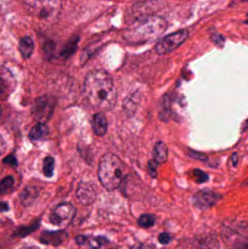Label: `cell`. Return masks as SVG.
Here are the masks:
<instances>
[{"label":"cell","instance_id":"obj_1","mask_svg":"<svg viewBox=\"0 0 248 249\" xmlns=\"http://www.w3.org/2000/svg\"><path fill=\"white\" fill-rule=\"evenodd\" d=\"M84 93L89 104L96 109L109 111L117 100V92L110 74L103 70L90 71L84 83Z\"/></svg>","mask_w":248,"mask_h":249},{"label":"cell","instance_id":"obj_2","mask_svg":"<svg viewBox=\"0 0 248 249\" xmlns=\"http://www.w3.org/2000/svg\"><path fill=\"white\" fill-rule=\"evenodd\" d=\"M128 174V167L116 155L108 153L100 159L98 171L99 181L109 191L117 189Z\"/></svg>","mask_w":248,"mask_h":249},{"label":"cell","instance_id":"obj_3","mask_svg":"<svg viewBox=\"0 0 248 249\" xmlns=\"http://www.w3.org/2000/svg\"><path fill=\"white\" fill-rule=\"evenodd\" d=\"M56 101L53 96H41L35 100L32 107V115L39 124H45L52 117Z\"/></svg>","mask_w":248,"mask_h":249},{"label":"cell","instance_id":"obj_4","mask_svg":"<svg viewBox=\"0 0 248 249\" xmlns=\"http://www.w3.org/2000/svg\"><path fill=\"white\" fill-rule=\"evenodd\" d=\"M188 36L189 32L185 29L170 34L157 42L155 47L156 51L159 55L170 53L180 47L187 39Z\"/></svg>","mask_w":248,"mask_h":249},{"label":"cell","instance_id":"obj_5","mask_svg":"<svg viewBox=\"0 0 248 249\" xmlns=\"http://www.w3.org/2000/svg\"><path fill=\"white\" fill-rule=\"evenodd\" d=\"M76 213L77 209L72 204L69 203H61L51 212L50 221L55 226L66 227L71 223Z\"/></svg>","mask_w":248,"mask_h":249},{"label":"cell","instance_id":"obj_6","mask_svg":"<svg viewBox=\"0 0 248 249\" xmlns=\"http://www.w3.org/2000/svg\"><path fill=\"white\" fill-rule=\"evenodd\" d=\"M221 196L208 190H201L192 198L194 206L201 210L210 209L221 199Z\"/></svg>","mask_w":248,"mask_h":249},{"label":"cell","instance_id":"obj_7","mask_svg":"<svg viewBox=\"0 0 248 249\" xmlns=\"http://www.w3.org/2000/svg\"><path fill=\"white\" fill-rule=\"evenodd\" d=\"M165 22L163 19L158 18H148L145 22H143L139 27L135 29L140 36H147L158 35L160 32L164 30Z\"/></svg>","mask_w":248,"mask_h":249},{"label":"cell","instance_id":"obj_8","mask_svg":"<svg viewBox=\"0 0 248 249\" xmlns=\"http://www.w3.org/2000/svg\"><path fill=\"white\" fill-rule=\"evenodd\" d=\"M77 196L82 204H92L97 198L98 193L96 185L92 183L83 181L79 184Z\"/></svg>","mask_w":248,"mask_h":249},{"label":"cell","instance_id":"obj_9","mask_svg":"<svg viewBox=\"0 0 248 249\" xmlns=\"http://www.w3.org/2000/svg\"><path fill=\"white\" fill-rule=\"evenodd\" d=\"M61 6L60 0H42V8L39 12L41 18L45 20L54 18L59 13Z\"/></svg>","mask_w":248,"mask_h":249},{"label":"cell","instance_id":"obj_10","mask_svg":"<svg viewBox=\"0 0 248 249\" xmlns=\"http://www.w3.org/2000/svg\"><path fill=\"white\" fill-rule=\"evenodd\" d=\"M66 237V232L64 231H44L39 240L45 245L59 246L65 241Z\"/></svg>","mask_w":248,"mask_h":249},{"label":"cell","instance_id":"obj_11","mask_svg":"<svg viewBox=\"0 0 248 249\" xmlns=\"http://www.w3.org/2000/svg\"><path fill=\"white\" fill-rule=\"evenodd\" d=\"M93 129L95 134L99 136H103L107 132L108 123L106 116L102 112L96 113L93 116Z\"/></svg>","mask_w":248,"mask_h":249},{"label":"cell","instance_id":"obj_12","mask_svg":"<svg viewBox=\"0 0 248 249\" xmlns=\"http://www.w3.org/2000/svg\"><path fill=\"white\" fill-rule=\"evenodd\" d=\"M19 51L24 59H28L32 55L34 49L33 39L30 36H24L20 39L18 45Z\"/></svg>","mask_w":248,"mask_h":249},{"label":"cell","instance_id":"obj_13","mask_svg":"<svg viewBox=\"0 0 248 249\" xmlns=\"http://www.w3.org/2000/svg\"><path fill=\"white\" fill-rule=\"evenodd\" d=\"M154 160L158 164H163L167 160V147L163 142H158L154 148Z\"/></svg>","mask_w":248,"mask_h":249},{"label":"cell","instance_id":"obj_14","mask_svg":"<svg viewBox=\"0 0 248 249\" xmlns=\"http://www.w3.org/2000/svg\"><path fill=\"white\" fill-rule=\"evenodd\" d=\"M38 196V191L34 187H26L20 193V198L23 206H29L33 203Z\"/></svg>","mask_w":248,"mask_h":249},{"label":"cell","instance_id":"obj_15","mask_svg":"<svg viewBox=\"0 0 248 249\" xmlns=\"http://www.w3.org/2000/svg\"><path fill=\"white\" fill-rule=\"evenodd\" d=\"M48 134V126L44 124H38L31 129L29 136L32 140L38 141L43 139Z\"/></svg>","mask_w":248,"mask_h":249},{"label":"cell","instance_id":"obj_16","mask_svg":"<svg viewBox=\"0 0 248 249\" xmlns=\"http://www.w3.org/2000/svg\"><path fill=\"white\" fill-rule=\"evenodd\" d=\"M79 42V38L75 37L71 39L68 43L64 47V49L61 51V56L64 58H68L73 55L77 49V43Z\"/></svg>","mask_w":248,"mask_h":249},{"label":"cell","instance_id":"obj_17","mask_svg":"<svg viewBox=\"0 0 248 249\" xmlns=\"http://www.w3.org/2000/svg\"><path fill=\"white\" fill-rule=\"evenodd\" d=\"M156 222V216L150 213H144L138 219V223L143 228H149L153 227Z\"/></svg>","mask_w":248,"mask_h":249},{"label":"cell","instance_id":"obj_18","mask_svg":"<svg viewBox=\"0 0 248 249\" xmlns=\"http://www.w3.org/2000/svg\"><path fill=\"white\" fill-rule=\"evenodd\" d=\"M55 160L50 156L46 157L43 160V172L45 177L50 178L53 176Z\"/></svg>","mask_w":248,"mask_h":249},{"label":"cell","instance_id":"obj_19","mask_svg":"<svg viewBox=\"0 0 248 249\" xmlns=\"http://www.w3.org/2000/svg\"><path fill=\"white\" fill-rule=\"evenodd\" d=\"M39 222H36L29 226L20 227L17 228L14 232V236L25 237L29 234L32 233L39 228Z\"/></svg>","mask_w":248,"mask_h":249},{"label":"cell","instance_id":"obj_20","mask_svg":"<svg viewBox=\"0 0 248 249\" xmlns=\"http://www.w3.org/2000/svg\"><path fill=\"white\" fill-rule=\"evenodd\" d=\"M14 178L11 176L5 177L0 181V194H7L13 189Z\"/></svg>","mask_w":248,"mask_h":249},{"label":"cell","instance_id":"obj_21","mask_svg":"<svg viewBox=\"0 0 248 249\" xmlns=\"http://www.w3.org/2000/svg\"><path fill=\"white\" fill-rule=\"evenodd\" d=\"M104 241H107L103 238L94 237L88 240L89 247L92 249H99L104 244Z\"/></svg>","mask_w":248,"mask_h":249},{"label":"cell","instance_id":"obj_22","mask_svg":"<svg viewBox=\"0 0 248 249\" xmlns=\"http://www.w3.org/2000/svg\"><path fill=\"white\" fill-rule=\"evenodd\" d=\"M9 88H10V86H9L8 81L0 72V97L7 94Z\"/></svg>","mask_w":248,"mask_h":249},{"label":"cell","instance_id":"obj_23","mask_svg":"<svg viewBox=\"0 0 248 249\" xmlns=\"http://www.w3.org/2000/svg\"><path fill=\"white\" fill-rule=\"evenodd\" d=\"M194 177H195L197 182L204 183L208 180V175L200 170H195L193 172Z\"/></svg>","mask_w":248,"mask_h":249},{"label":"cell","instance_id":"obj_24","mask_svg":"<svg viewBox=\"0 0 248 249\" xmlns=\"http://www.w3.org/2000/svg\"><path fill=\"white\" fill-rule=\"evenodd\" d=\"M157 163L154 160H150L149 162L148 165V169H149V174L151 176L152 178H156L157 176Z\"/></svg>","mask_w":248,"mask_h":249},{"label":"cell","instance_id":"obj_25","mask_svg":"<svg viewBox=\"0 0 248 249\" xmlns=\"http://www.w3.org/2000/svg\"><path fill=\"white\" fill-rule=\"evenodd\" d=\"M3 162L6 164V165H9L10 166L13 167V168H16L17 165V159L13 155H10L4 158V160H3Z\"/></svg>","mask_w":248,"mask_h":249},{"label":"cell","instance_id":"obj_26","mask_svg":"<svg viewBox=\"0 0 248 249\" xmlns=\"http://www.w3.org/2000/svg\"><path fill=\"white\" fill-rule=\"evenodd\" d=\"M158 241L163 245H166L172 241V237L170 236V234L167 233V232H163L159 235Z\"/></svg>","mask_w":248,"mask_h":249},{"label":"cell","instance_id":"obj_27","mask_svg":"<svg viewBox=\"0 0 248 249\" xmlns=\"http://www.w3.org/2000/svg\"><path fill=\"white\" fill-rule=\"evenodd\" d=\"M212 40L215 45H218V46H223L225 42L224 36L222 35H218V34H214L212 35Z\"/></svg>","mask_w":248,"mask_h":249},{"label":"cell","instance_id":"obj_28","mask_svg":"<svg viewBox=\"0 0 248 249\" xmlns=\"http://www.w3.org/2000/svg\"><path fill=\"white\" fill-rule=\"evenodd\" d=\"M131 249H155V247L152 244H136L132 246Z\"/></svg>","mask_w":248,"mask_h":249},{"label":"cell","instance_id":"obj_29","mask_svg":"<svg viewBox=\"0 0 248 249\" xmlns=\"http://www.w3.org/2000/svg\"><path fill=\"white\" fill-rule=\"evenodd\" d=\"M87 241V238L84 235H78L76 237V242L77 243L78 245H84Z\"/></svg>","mask_w":248,"mask_h":249},{"label":"cell","instance_id":"obj_30","mask_svg":"<svg viewBox=\"0 0 248 249\" xmlns=\"http://www.w3.org/2000/svg\"><path fill=\"white\" fill-rule=\"evenodd\" d=\"M6 149L5 142H4V139L2 136L0 135V155H2L4 153V151Z\"/></svg>","mask_w":248,"mask_h":249},{"label":"cell","instance_id":"obj_31","mask_svg":"<svg viewBox=\"0 0 248 249\" xmlns=\"http://www.w3.org/2000/svg\"><path fill=\"white\" fill-rule=\"evenodd\" d=\"M8 210V204L5 202H0V212H5Z\"/></svg>","mask_w":248,"mask_h":249},{"label":"cell","instance_id":"obj_32","mask_svg":"<svg viewBox=\"0 0 248 249\" xmlns=\"http://www.w3.org/2000/svg\"><path fill=\"white\" fill-rule=\"evenodd\" d=\"M1 107H0V118H1Z\"/></svg>","mask_w":248,"mask_h":249},{"label":"cell","instance_id":"obj_33","mask_svg":"<svg viewBox=\"0 0 248 249\" xmlns=\"http://www.w3.org/2000/svg\"><path fill=\"white\" fill-rule=\"evenodd\" d=\"M243 1H247V0H243Z\"/></svg>","mask_w":248,"mask_h":249}]
</instances>
